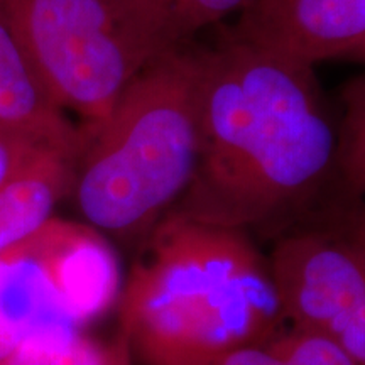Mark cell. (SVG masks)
<instances>
[{"mask_svg": "<svg viewBox=\"0 0 365 365\" xmlns=\"http://www.w3.org/2000/svg\"><path fill=\"white\" fill-rule=\"evenodd\" d=\"M105 345L86 336L81 328L51 325L22 336L0 365H103Z\"/></svg>", "mask_w": 365, "mask_h": 365, "instance_id": "cell-11", "label": "cell"}, {"mask_svg": "<svg viewBox=\"0 0 365 365\" xmlns=\"http://www.w3.org/2000/svg\"><path fill=\"white\" fill-rule=\"evenodd\" d=\"M161 53L185 46L191 36L250 0H115Z\"/></svg>", "mask_w": 365, "mask_h": 365, "instance_id": "cell-10", "label": "cell"}, {"mask_svg": "<svg viewBox=\"0 0 365 365\" xmlns=\"http://www.w3.org/2000/svg\"><path fill=\"white\" fill-rule=\"evenodd\" d=\"M0 134L56 150L78 161L85 149L83 127L68 120L66 113L48 97L27 61L21 44L0 17Z\"/></svg>", "mask_w": 365, "mask_h": 365, "instance_id": "cell-8", "label": "cell"}, {"mask_svg": "<svg viewBox=\"0 0 365 365\" xmlns=\"http://www.w3.org/2000/svg\"><path fill=\"white\" fill-rule=\"evenodd\" d=\"M75 159L49 153L0 190V252L53 217L59 200L73 191Z\"/></svg>", "mask_w": 365, "mask_h": 365, "instance_id": "cell-9", "label": "cell"}, {"mask_svg": "<svg viewBox=\"0 0 365 365\" xmlns=\"http://www.w3.org/2000/svg\"><path fill=\"white\" fill-rule=\"evenodd\" d=\"M282 317L336 341L365 365V249L341 234L301 232L271 257Z\"/></svg>", "mask_w": 365, "mask_h": 365, "instance_id": "cell-5", "label": "cell"}, {"mask_svg": "<svg viewBox=\"0 0 365 365\" xmlns=\"http://www.w3.org/2000/svg\"><path fill=\"white\" fill-rule=\"evenodd\" d=\"M335 154L313 66L232 34L202 51L198 161L170 212L244 230L307 200Z\"/></svg>", "mask_w": 365, "mask_h": 365, "instance_id": "cell-1", "label": "cell"}, {"mask_svg": "<svg viewBox=\"0 0 365 365\" xmlns=\"http://www.w3.org/2000/svg\"><path fill=\"white\" fill-rule=\"evenodd\" d=\"M344 232L350 239L357 242L360 247L365 249V207L354 208L346 213Z\"/></svg>", "mask_w": 365, "mask_h": 365, "instance_id": "cell-17", "label": "cell"}, {"mask_svg": "<svg viewBox=\"0 0 365 365\" xmlns=\"http://www.w3.org/2000/svg\"><path fill=\"white\" fill-rule=\"evenodd\" d=\"M282 365H362L322 333L291 327L264 344Z\"/></svg>", "mask_w": 365, "mask_h": 365, "instance_id": "cell-13", "label": "cell"}, {"mask_svg": "<svg viewBox=\"0 0 365 365\" xmlns=\"http://www.w3.org/2000/svg\"><path fill=\"white\" fill-rule=\"evenodd\" d=\"M234 36L314 66L365 43V0H250Z\"/></svg>", "mask_w": 365, "mask_h": 365, "instance_id": "cell-6", "label": "cell"}, {"mask_svg": "<svg viewBox=\"0 0 365 365\" xmlns=\"http://www.w3.org/2000/svg\"><path fill=\"white\" fill-rule=\"evenodd\" d=\"M202 51L154 58L110 115L85 130L75 168L76 205L91 227L117 235L153 230L181 198L200 153Z\"/></svg>", "mask_w": 365, "mask_h": 365, "instance_id": "cell-3", "label": "cell"}, {"mask_svg": "<svg viewBox=\"0 0 365 365\" xmlns=\"http://www.w3.org/2000/svg\"><path fill=\"white\" fill-rule=\"evenodd\" d=\"M355 56H359L360 59H364V61H365V43L357 49V53H355Z\"/></svg>", "mask_w": 365, "mask_h": 365, "instance_id": "cell-18", "label": "cell"}, {"mask_svg": "<svg viewBox=\"0 0 365 365\" xmlns=\"http://www.w3.org/2000/svg\"><path fill=\"white\" fill-rule=\"evenodd\" d=\"M22 242L78 327L103 314L120 296L117 257L95 227L51 217Z\"/></svg>", "mask_w": 365, "mask_h": 365, "instance_id": "cell-7", "label": "cell"}, {"mask_svg": "<svg viewBox=\"0 0 365 365\" xmlns=\"http://www.w3.org/2000/svg\"><path fill=\"white\" fill-rule=\"evenodd\" d=\"M284 322L271 271L244 230L168 212L120 293V330L144 365H217Z\"/></svg>", "mask_w": 365, "mask_h": 365, "instance_id": "cell-2", "label": "cell"}, {"mask_svg": "<svg viewBox=\"0 0 365 365\" xmlns=\"http://www.w3.org/2000/svg\"><path fill=\"white\" fill-rule=\"evenodd\" d=\"M217 365H282L266 345H249L234 350Z\"/></svg>", "mask_w": 365, "mask_h": 365, "instance_id": "cell-15", "label": "cell"}, {"mask_svg": "<svg viewBox=\"0 0 365 365\" xmlns=\"http://www.w3.org/2000/svg\"><path fill=\"white\" fill-rule=\"evenodd\" d=\"M103 365H134V355H132L129 339L120 328H118L117 336L112 344L105 345Z\"/></svg>", "mask_w": 365, "mask_h": 365, "instance_id": "cell-16", "label": "cell"}, {"mask_svg": "<svg viewBox=\"0 0 365 365\" xmlns=\"http://www.w3.org/2000/svg\"><path fill=\"white\" fill-rule=\"evenodd\" d=\"M344 120L336 143L335 164L344 191L352 200L365 195V76L345 86Z\"/></svg>", "mask_w": 365, "mask_h": 365, "instance_id": "cell-12", "label": "cell"}, {"mask_svg": "<svg viewBox=\"0 0 365 365\" xmlns=\"http://www.w3.org/2000/svg\"><path fill=\"white\" fill-rule=\"evenodd\" d=\"M48 97L98 127L132 80L163 54L115 0H0Z\"/></svg>", "mask_w": 365, "mask_h": 365, "instance_id": "cell-4", "label": "cell"}, {"mask_svg": "<svg viewBox=\"0 0 365 365\" xmlns=\"http://www.w3.org/2000/svg\"><path fill=\"white\" fill-rule=\"evenodd\" d=\"M49 153L56 150L36 148L24 140L0 134V190Z\"/></svg>", "mask_w": 365, "mask_h": 365, "instance_id": "cell-14", "label": "cell"}]
</instances>
